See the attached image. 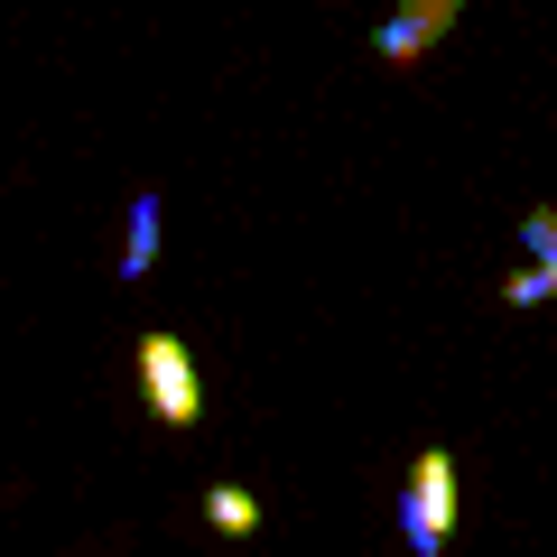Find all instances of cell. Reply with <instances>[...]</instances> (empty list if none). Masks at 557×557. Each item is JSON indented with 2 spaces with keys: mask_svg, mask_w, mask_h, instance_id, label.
I'll return each mask as SVG.
<instances>
[{
  "mask_svg": "<svg viewBox=\"0 0 557 557\" xmlns=\"http://www.w3.org/2000/svg\"><path fill=\"white\" fill-rule=\"evenodd\" d=\"M520 251H530V260H557V214H548V205L520 223Z\"/></svg>",
  "mask_w": 557,
  "mask_h": 557,
  "instance_id": "cell-7",
  "label": "cell"
},
{
  "mask_svg": "<svg viewBox=\"0 0 557 557\" xmlns=\"http://www.w3.org/2000/svg\"><path fill=\"white\" fill-rule=\"evenodd\" d=\"M456 20H465V0H399L391 20L372 28V57H381V65H418Z\"/></svg>",
  "mask_w": 557,
  "mask_h": 557,
  "instance_id": "cell-3",
  "label": "cell"
},
{
  "mask_svg": "<svg viewBox=\"0 0 557 557\" xmlns=\"http://www.w3.org/2000/svg\"><path fill=\"white\" fill-rule=\"evenodd\" d=\"M557 298V260H530L520 278H502V307H548Z\"/></svg>",
  "mask_w": 557,
  "mask_h": 557,
  "instance_id": "cell-6",
  "label": "cell"
},
{
  "mask_svg": "<svg viewBox=\"0 0 557 557\" xmlns=\"http://www.w3.org/2000/svg\"><path fill=\"white\" fill-rule=\"evenodd\" d=\"M205 520H214L223 539H251L260 530V502L242 493V483H205Z\"/></svg>",
  "mask_w": 557,
  "mask_h": 557,
  "instance_id": "cell-5",
  "label": "cell"
},
{
  "mask_svg": "<svg viewBox=\"0 0 557 557\" xmlns=\"http://www.w3.org/2000/svg\"><path fill=\"white\" fill-rule=\"evenodd\" d=\"M399 539H409V557H446V539H456V456H446V446H418L409 456Z\"/></svg>",
  "mask_w": 557,
  "mask_h": 557,
  "instance_id": "cell-1",
  "label": "cell"
},
{
  "mask_svg": "<svg viewBox=\"0 0 557 557\" xmlns=\"http://www.w3.org/2000/svg\"><path fill=\"white\" fill-rule=\"evenodd\" d=\"M159 223H168V205H159V196H131V242H121V278H149V260H159Z\"/></svg>",
  "mask_w": 557,
  "mask_h": 557,
  "instance_id": "cell-4",
  "label": "cell"
},
{
  "mask_svg": "<svg viewBox=\"0 0 557 557\" xmlns=\"http://www.w3.org/2000/svg\"><path fill=\"white\" fill-rule=\"evenodd\" d=\"M139 399H149V418L159 428H196L205 418V381H196V354H186L177 335H139Z\"/></svg>",
  "mask_w": 557,
  "mask_h": 557,
  "instance_id": "cell-2",
  "label": "cell"
}]
</instances>
